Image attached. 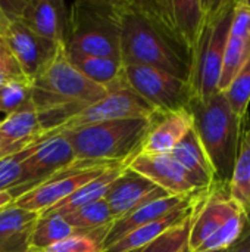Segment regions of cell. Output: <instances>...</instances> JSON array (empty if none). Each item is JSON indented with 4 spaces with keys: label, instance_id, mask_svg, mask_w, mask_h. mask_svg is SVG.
Instances as JSON below:
<instances>
[{
    "label": "cell",
    "instance_id": "2",
    "mask_svg": "<svg viewBox=\"0 0 250 252\" xmlns=\"http://www.w3.org/2000/svg\"><path fill=\"white\" fill-rule=\"evenodd\" d=\"M119 46L124 65H146L190 83L192 63L144 18L134 0L119 1Z\"/></svg>",
    "mask_w": 250,
    "mask_h": 252
},
{
    "label": "cell",
    "instance_id": "30",
    "mask_svg": "<svg viewBox=\"0 0 250 252\" xmlns=\"http://www.w3.org/2000/svg\"><path fill=\"white\" fill-rule=\"evenodd\" d=\"M222 94L225 96L227 102L237 117H248V108L250 103V58L231 80L230 86L222 92Z\"/></svg>",
    "mask_w": 250,
    "mask_h": 252
},
{
    "label": "cell",
    "instance_id": "16",
    "mask_svg": "<svg viewBox=\"0 0 250 252\" xmlns=\"http://www.w3.org/2000/svg\"><path fill=\"white\" fill-rule=\"evenodd\" d=\"M250 58V1L239 0L234 4V15L227 37L224 63L218 90L224 92L240 68Z\"/></svg>",
    "mask_w": 250,
    "mask_h": 252
},
{
    "label": "cell",
    "instance_id": "13",
    "mask_svg": "<svg viewBox=\"0 0 250 252\" xmlns=\"http://www.w3.org/2000/svg\"><path fill=\"white\" fill-rule=\"evenodd\" d=\"M0 7L7 18L16 19L32 32L63 46L69 19V4L65 1H0Z\"/></svg>",
    "mask_w": 250,
    "mask_h": 252
},
{
    "label": "cell",
    "instance_id": "20",
    "mask_svg": "<svg viewBox=\"0 0 250 252\" xmlns=\"http://www.w3.org/2000/svg\"><path fill=\"white\" fill-rule=\"evenodd\" d=\"M38 214L13 202L0 210V252H29Z\"/></svg>",
    "mask_w": 250,
    "mask_h": 252
},
{
    "label": "cell",
    "instance_id": "4",
    "mask_svg": "<svg viewBox=\"0 0 250 252\" xmlns=\"http://www.w3.org/2000/svg\"><path fill=\"white\" fill-rule=\"evenodd\" d=\"M155 118L105 121L60 133L71 143L77 159L128 167L141 151Z\"/></svg>",
    "mask_w": 250,
    "mask_h": 252
},
{
    "label": "cell",
    "instance_id": "37",
    "mask_svg": "<svg viewBox=\"0 0 250 252\" xmlns=\"http://www.w3.org/2000/svg\"><path fill=\"white\" fill-rule=\"evenodd\" d=\"M7 81H9V78H7L4 74H1V72H0V87H1V86H4Z\"/></svg>",
    "mask_w": 250,
    "mask_h": 252
},
{
    "label": "cell",
    "instance_id": "29",
    "mask_svg": "<svg viewBox=\"0 0 250 252\" xmlns=\"http://www.w3.org/2000/svg\"><path fill=\"white\" fill-rule=\"evenodd\" d=\"M193 214L194 210L192 216L186 219L183 223L167 230L159 238H156L155 241H152L150 244H147L146 247L140 248L136 252H189V235H190Z\"/></svg>",
    "mask_w": 250,
    "mask_h": 252
},
{
    "label": "cell",
    "instance_id": "26",
    "mask_svg": "<svg viewBox=\"0 0 250 252\" xmlns=\"http://www.w3.org/2000/svg\"><path fill=\"white\" fill-rule=\"evenodd\" d=\"M231 198L248 213L250 217V123L246 120L239 152L236 157L231 180L228 183Z\"/></svg>",
    "mask_w": 250,
    "mask_h": 252
},
{
    "label": "cell",
    "instance_id": "9",
    "mask_svg": "<svg viewBox=\"0 0 250 252\" xmlns=\"http://www.w3.org/2000/svg\"><path fill=\"white\" fill-rule=\"evenodd\" d=\"M122 164H105L96 161H81L75 159L66 168L56 173L43 185L35 189L24 193L18 199L13 201V205L22 210H28L37 213L38 216L55 207L60 201L71 196L75 190H78L85 183L99 177L103 171L118 167ZM125 167V165H124Z\"/></svg>",
    "mask_w": 250,
    "mask_h": 252
},
{
    "label": "cell",
    "instance_id": "33",
    "mask_svg": "<svg viewBox=\"0 0 250 252\" xmlns=\"http://www.w3.org/2000/svg\"><path fill=\"white\" fill-rule=\"evenodd\" d=\"M35 145H37V142L32 143L31 146H28L25 151H22L19 154H15V155H10V157H6V158L0 159V192H9L13 186L18 185V182L21 179L22 162L31 155Z\"/></svg>",
    "mask_w": 250,
    "mask_h": 252
},
{
    "label": "cell",
    "instance_id": "3",
    "mask_svg": "<svg viewBox=\"0 0 250 252\" xmlns=\"http://www.w3.org/2000/svg\"><path fill=\"white\" fill-rule=\"evenodd\" d=\"M248 213L231 198L227 186L212 185L197 199L189 235V252L224 251L245 235Z\"/></svg>",
    "mask_w": 250,
    "mask_h": 252
},
{
    "label": "cell",
    "instance_id": "18",
    "mask_svg": "<svg viewBox=\"0 0 250 252\" xmlns=\"http://www.w3.org/2000/svg\"><path fill=\"white\" fill-rule=\"evenodd\" d=\"M205 192V190H203ZM197 193L194 196H192L187 202H184L183 205L177 207L175 210H172L171 213L162 216L161 219L150 221L133 232H130L128 235H125L124 238H121L119 241H116L115 244L103 248L102 252H136L140 248L146 247L147 244H150L152 241H155L156 238H159L162 233H165L167 230L172 229L174 226H178L180 223H183L186 219H189L194 210V205L199 199V196L203 193Z\"/></svg>",
    "mask_w": 250,
    "mask_h": 252
},
{
    "label": "cell",
    "instance_id": "23",
    "mask_svg": "<svg viewBox=\"0 0 250 252\" xmlns=\"http://www.w3.org/2000/svg\"><path fill=\"white\" fill-rule=\"evenodd\" d=\"M69 62L90 81L103 86L105 89L112 90L124 84L122 75V61L111 59V58H99L88 56L74 50H65Z\"/></svg>",
    "mask_w": 250,
    "mask_h": 252
},
{
    "label": "cell",
    "instance_id": "14",
    "mask_svg": "<svg viewBox=\"0 0 250 252\" xmlns=\"http://www.w3.org/2000/svg\"><path fill=\"white\" fill-rule=\"evenodd\" d=\"M128 168L149 179L171 196H189L209 189L174 159L171 154L139 152L128 164Z\"/></svg>",
    "mask_w": 250,
    "mask_h": 252
},
{
    "label": "cell",
    "instance_id": "22",
    "mask_svg": "<svg viewBox=\"0 0 250 252\" xmlns=\"http://www.w3.org/2000/svg\"><path fill=\"white\" fill-rule=\"evenodd\" d=\"M208 3L209 0H169L174 25L190 58L206 19Z\"/></svg>",
    "mask_w": 250,
    "mask_h": 252
},
{
    "label": "cell",
    "instance_id": "21",
    "mask_svg": "<svg viewBox=\"0 0 250 252\" xmlns=\"http://www.w3.org/2000/svg\"><path fill=\"white\" fill-rule=\"evenodd\" d=\"M194 195H197V193H194ZM194 195H189V196H165V198L152 201V202L140 207L139 210L130 213L128 216L113 221L112 226L106 232V236H105V241H103V248L115 244L116 241H119L125 235H128L130 232H133V230H136V229H139V227H141V226H144V224H147L150 221H155V220L161 219L162 216L171 213L172 210L183 205L184 202H187Z\"/></svg>",
    "mask_w": 250,
    "mask_h": 252
},
{
    "label": "cell",
    "instance_id": "11",
    "mask_svg": "<svg viewBox=\"0 0 250 252\" xmlns=\"http://www.w3.org/2000/svg\"><path fill=\"white\" fill-rule=\"evenodd\" d=\"M0 32L4 37L13 58L24 77L31 83L40 77L57 58L62 47L59 43L47 40L16 19L7 18L0 7Z\"/></svg>",
    "mask_w": 250,
    "mask_h": 252
},
{
    "label": "cell",
    "instance_id": "35",
    "mask_svg": "<svg viewBox=\"0 0 250 252\" xmlns=\"http://www.w3.org/2000/svg\"><path fill=\"white\" fill-rule=\"evenodd\" d=\"M228 252H250V224L245 235L228 250Z\"/></svg>",
    "mask_w": 250,
    "mask_h": 252
},
{
    "label": "cell",
    "instance_id": "6",
    "mask_svg": "<svg viewBox=\"0 0 250 252\" xmlns=\"http://www.w3.org/2000/svg\"><path fill=\"white\" fill-rule=\"evenodd\" d=\"M234 0H209L208 13L192 56L190 86L194 97H208L218 90L225 44L234 15Z\"/></svg>",
    "mask_w": 250,
    "mask_h": 252
},
{
    "label": "cell",
    "instance_id": "31",
    "mask_svg": "<svg viewBox=\"0 0 250 252\" xmlns=\"http://www.w3.org/2000/svg\"><path fill=\"white\" fill-rule=\"evenodd\" d=\"M25 109H34L31 99V83L9 80L0 87V112L10 115Z\"/></svg>",
    "mask_w": 250,
    "mask_h": 252
},
{
    "label": "cell",
    "instance_id": "10",
    "mask_svg": "<svg viewBox=\"0 0 250 252\" xmlns=\"http://www.w3.org/2000/svg\"><path fill=\"white\" fill-rule=\"evenodd\" d=\"M77 159L74 149L63 133L53 130L37 142L31 155L22 162L21 179L9 193L15 199L47 182Z\"/></svg>",
    "mask_w": 250,
    "mask_h": 252
},
{
    "label": "cell",
    "instance_id": "1",
    "mask_svg": "<svg viewBox=\"0 0 250 252\" xmlns=\"http://www.w3.org/2000/svg\"><path fill=\"white\" fill-rule=\"evenodd\" d=\"M189 111L193 130L212 167L214 185L228 188L248 117H237L222 92L203 99L193 97Z\"/></svg>",
    "mask_w": 250,
    "mask_h": 252
},
{
    "label": "cell",
    "instance_id": "5",
    "mask_svg": "<svg viewBox=\"0 0 250 252\" xmlns=\"http://www.w3.org/2000/svg\"><path fill=\"white\" fill-rule=\"evenodd\" d=\"M63 49L121 61L118 0L71 3Z\"/></svg>",
    "mask_w": 250,
    "mask_h": 252
},
{
    "label": "cell",
    "instance_id": "8",
    "mask_svg": "<svg viewBox=\"0 0 250 252\" xmlns=\"http://www.w3.org/2000/svg\"><path fill=\"white\" fill-rule=\"evenodd\" d=\"M125 84L159 114L189 108L194 93L189 81L146 65H124Z\"/></svg>",
    "mask_w": 250,
    "mask_h": 252
},
{
    "label": "cell",
    "instance_id": "27",
    "mask_svg": "<svg viewBox=\"0 0 250 252\" xmlns=\"http://www.w3.org/2000/svg\"><path fill=\"white\" fill-rule=\"evenodd\" d=\"M62 217L75 230L84 232V233L108 232V229L115 221V217L105 199L81 207L75 210L74 213L62 216Z\"/></svg>",
    "mask_w": 250,
    "mask_h": 252
},
{
    "label": "cell",
    "instance_id": "12",
    "mask_svg": "<svg viewBox=\"0 0 250 252\" xmlns=\"http://www.w3.org/2000/svg\"><path fill=\"white\" fill-rule=\"evenodd\" d=\"M159 112L155 111L146 100H143L136 92H133L124 80V84L108 92V94L85 106L83 111L71 117L57 131H69L81 128L85 126L115 121V120H130V118H146L152 120Z\"/></svg>",
    "mask_w": 250,
    "mask_h": 252
},
{
    "label": "cell",
    "instance_id": "34",
    "mask_svg": "<svg viewBox=\"0 0 250 252\" xmlns=\"http://www.w3.org/2000/svg\"><path fill=\"white\" fill-rule=\"evenodd\" d=\"M0 72L4 74L9 80L28 81V80L24 77V74H22V71H21L18 62H16V59L13 58V55H12V52H10L7 43H6L4 37L1 35V32H0Z\"/></svg>",
    "mask_w": 250,
    "mask_h": 252
},
{
    "label": "cell",
    "instance_id": "17",
    "mask_svg": "<svg viewBox=\"0 0 250 252\" xmlns=\"http://www.w3.org/2000/svg\"><path fill=\"white\" fill-rule=\"evenodd\" d=\"M192 128L193 118L189 108L158 114L140 152L155 155L171 154V151L186 137Z\"/></svg>",
    "mask_w": 250,
    "mask_h": 252
},
{
    "label": "cell",
    "instance_id": "24",
    "mask_svg": "<svg viewBox=\"0 0 250 252\" xmlns=\"http://www.w3.org/2000/svg\"><path fill=\"white\" fill-rule=\"evenodd\" d=\"M124 168H127V167L118 165V167H112V168L103 171L99 177H96L91 182L81 186L71 196H68L66 199L60 201L55 207H52L47 211H44L43 214H40V217H44V216H66V214H71V213H74L75 210H78L81 207H85V205L93 204L96 201L105 199V195L108 193L109 186L112 185V182L118 177V174Z\"/></svg>",
    "mask_w": 250,
    "mask_h": 252
},
{
    "label": "cell",
    "instance_id": "7",
    "mask_svg": "<svg viewBox=\"0 0 250 252\" xmlns=\"http://www.w3.org/2000/svg\"><path fill=\"white\" fill-rule=\"evenodd\" d=\"M108 94V89L84 77L66 58L63 47L52 65L31 81V99L35 112L62 106L85 108Z\"/></svg>",
    "mask_w": 250,
    "mask_h": 252
},
{
    "label": "cell",
    "instance_id": "36",
    "mask_svg": "<svg viewBox=\"0 0 250 252\" xmlns=\"http://www.w3.org/2000/svg\"><path fill=\"white\" fill-rule=\"evenodd\" d=\"M13 202V198L10 196L9 192H0V210L10 205Z\"/></svg>",
    "mask_w": 250,
    "mask_h": 252
},
{
    "label": "cell",
    "instance_id": "15",
    "mask_svg": "<svg viewBox=\"0 0 250 252\" xmlns=\"http://www.w3.org/2000/svg\"><path fill=\"white\" fill-rule=\"evenodd\" d=\"M165 196L171 195L158 188L149 179L127 167L109 186L108 193L105 195V201L116 221L139 210L140 207Z\"/></svg>",
    "mask_w": 250,
    "mask_h": 252
},
{
    "label": "cell",
    "instance_id": "38",
    "mask_svg": "<svg viewBox=\"0 0 250 252\" xmlns=\"http://www.w3.org/2000/svg\"><path fill=\"white\" fill-rule=\"evenodd\" d=\"M230 250V248H228ZM228 250H224V251H212V252H228Z\"/></svg>",
    "mask_w": 250,
    "mask_h": 252
},
{
    "label": "cell",
    "instance_id": "19",
    "mask_svg": "<svg viewBox=\"0 0 250 252\" xmlns=\"http://www.w3.org/2000/svg\"><path fill=\"white\" fill-rule=\"evenodd\" d=\"M47 131H43L34 109L19 111L6 115L0 121V159L25 151L38 142Z\"/></svg>",
    "mask_w": 250,
    "mask_h": 252
},
{
    "label": "cell",
    "instance_id": "39",
    "mask_svg": "<svg viewBox=\"0 0 250 252\" xmlns=\"http://www.w3.org/2000/svg\"><path fill=\"white\" fill-rule=\"evenodd\" d=\"M29 252H40V251H34V250H31V251Z\"/></svg>",
    "mask_w": 250,
    "mask_h": 252
},
{
    "label": "cell",
    "instance_id": "32",
    "mask_svg": "<svg viewBox=\"0 0 250 252\" xmlns=\"http://www.w3.org/2000/svg\"><path fill=\"white\" fill-rule=\"evenodd\" d=\"M106 232L75 233L40 252H102Z\"/></svg>",
    "mask_w": 250,
    "mask_h": 252
},
{
    "label": "cell",
    "instance_id": "28",
    "mask_svg": "<svg viewBox=\"0 0 250 252\" xmlns=\"http://www.w3.org/2000/svg\"><path fill=\"white\" fill-rule=\"evenodd\" d=\"M75 233H81V232H78L72 226H69L62 216L38 217L34 232H32V236H31V250L43 251V250H46V248H49Z\"/></svg>",
    "mask_w": 250,
    "mask_h": 252
},
{
    "label": "cell",
    "instance_id": "25",
    "mask_svg": "<svg viewBox=\"0 0 250 252\" xmlns=\"http://www.w3.org/2000/svg\"><path fill=\"white\" fill-rule=\"evenodd\" d=\"M171 155L205 188H211L214 185L212 167L193 128L171 151Z\"/></svg>",
    "mask_w": 250,
    "mask_h": 252
}]
</instances>
